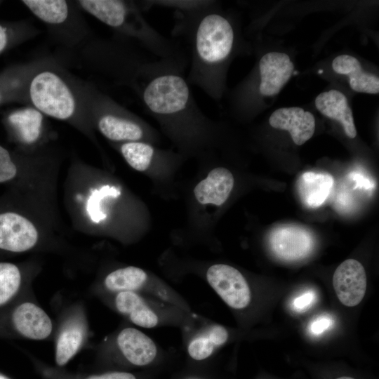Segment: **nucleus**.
I'll return each instance as SVG.
<instances>
[{
	"mask_svg": "<svg viewBox=\"0 0 379 379\" xmlns=\"http://www.w3.org/2000/svg\"><path fill=\"white\" fill-rule=\"evenodd\" d=\"M206 279L223 301L234 309H243L251 301V291L248 284L236 268L225 265L215 264L211 266L206 272Z\"/></svg>",
	"mask_w": 379,
	"mask_h": 379,
	"instance_id": "423d86ee",
	"label": "nucleus"
},
{
	"mask_svg": "<svg viewBox=\"0 0 379 379\" xmlns=\"http://www.w3.org/2000/svg\"><path fill=\"white\" fill-rule=\"evenodd\" d=\"M11 322L20 335L34 340L46 338L52 331V322L48 314L32 302H23L14 308Z\"/></svg>",
	"mask_w": 379,
	"mask_h": 379,
	"instance_id": "9b49d317",
	"label": "nucleus"
},
{
	"mask_svg": "<svg viewBox=\"0 0 379 379\" xmlns=\"http://www.w3.org/2000/svg\"><path fill=\"white\" fill-rule=\"evenodd\" d=\"M350 178L355 182L354 189L371 190L374 188V182L363 173L353 171L350 174Z\"/></svg>",
	"mask_w": 379,
	"mask_h": 379,
	"instance_id": "7c9ffc66",
	"label": "nucleus"
},
{
	"mask_svg": "<svg viewBox=\"0 0 379 379\" xmlns=\"http://www.w3.org/2000/svg\"><path fill=\"white\" fill-rule=\"evenodd\" d=\"M209 1H172V0H157L146 1L145 4L148 8L152 6H159L174 9L176 12H187L201 8L208 4Z\"/></svg>",
	"mask_w": 379,
	"mask_h": 379,
	"instance_id": "c85d7f7f",
	"label": "nucleus"
},
{
	"mask_svg": "<svg viewBox=\"0 0 379 379\" xmlns=\"http://www.w3.org/2000/svg\"><path fill=\"white\" fill-rule=\"evenodd\" d=\"M232 173L224 167L213 168L207 177L199 182L194 190L197 200L201 204H223L234 186Z\"/></svg>",
	"mask_w": 379,
	"mask_h": 379,
	"instance_id": "4468645a",
	"label": "nucleus"
},
{
	"mask_svg": "<svg viewBox=\"0 0 379 379\" xmlns=\"http://www.w3.org/2000/svg\"><path fill=\"white\" fill-rule=\"evenodd\" d=\"M332 320L326 316L315 319L310 326V331L313 334L319 335L327 330L331 325Z\"/></svg>",
	"mask_w": 379,
	"mask_h": 379,
	"instance_id": "2f4dec72",
	"label": "nucleus"
},
{
	"mask_svg": "<svg viewBox=\"0 0 379 379\" xmlns=\"http://www.w3.org/2000/svg\"><path fill=\"white\" fill-rule=\"evenodd\" d=\"M336 379H354V378H353L352 377H349V376H341V377H339V378H338Z\"/></svg>",
	"mask_w": 379,
	"mask_h": 379,
	"instance_id": "72a5a7b5",
	"label": "nucleus"
},
{
	"mask_svg": "<svg viewBox=\"0 0 379 379\" xmlns=\"http://www.w3.org/2000/svg\"><path fill=\"white\" fill-rule=\"evenodd\" d=\"M269 244L277 257L293 261L307 256L314 248V239L312 233L302 227L281 225L271 232Z\"/></svg>",
	"mask_w": 379,
	"mask_h": 379,
	"instance_id": "0eeeda50",
	"label": "nucleus"
},
{
	"mask_svg": "<svg viewBox=\"0 0 379 379\" xmlns=\"http://www.w3.org/2000/svg\"><path fill=\"white\" fill-rule=\"evenodd\" d=\"M24 31L20 25L0 22V54L20 41Z\"/></svg>",
	"mask_w": 379,
	"mask_h": 379,
	"instance_id": "cd10ccee",
	"label": "nucleus"
},
{
	"mask_svg": "<svg viewBox=\"0 0 379 379\" xmlns=\"http://www.w3.org/2000/svg\"><path fill=\"white\" fill-rule=\"evenodd\" d=\"M117 344L128 361L136 366L151 363L157 354L153 340L136 328L123 329L118 335Z\"/></svg>",
	"mask_w": 379,
	"mask_h": 379,
	"instance_id": "2eb2a0df",
	"label": "nucleus"
},
{
	"mask_svg": "<svg viewBox=\"0 0 379 379\" xmlns=\"http://www.w3.org/2000/svg\"><path fill=\"white\" fill-rule=\"evenodd\" d=\"M315 299V294L312 291H308L297 297L293 302L294 309L298 311H305L308 309Z\"/></svg>",
	"mask_w": 379,
	"mask_h": 379,
	"instance_id": "c756f323",
	"label": "nucleus"
},
{
	"mask_svg": "<svg viewBox=\"0 0 379 379\" xmlns=\"http://www.w3.org/2000/svg\"><path fill=\"white\" fill-rule=\"evenodd\" d=\"M22 2L37 18L49 25L61 24L69 15L66 1L25 0Z\"/></svg>",
	"mask_w": 379,
	"mask_h": 379,
	"instance_id": "4be33fe9",
	"label": "nucleus"
},
{
	"mask_svg": "<svg viewBox=\"0 0 379 379\" xmlns=\"http://www.w3.org/2000/svg\"><path fill=\"white\" fill-rule=\"evenodd\" d=\"M333 178L325 173L307 171L298 180V191L302 203L310 208L321 206L328 197Z\"/></svg>",
	"mask_w": 379,
	"mask_h": 379,
	"instance_id": "a211bd4d",
	"label": "nucleus"
},
{
	"mask_svg": "<svg viewBox=\"0 0 379 379\" xmlns=\"http://www.w3.org/2000/svg\"><path fill=\"white\" fill-rule=\"evenodd\" d=\"M119 150L128 164L138 171H146L156 154L155 149L144 141L123 142Z\"/></svg>",
	"mask_w": 379,
	"mask_h": 379,
	"instance_id": "b1692460",
	"label": "nucleus"
},
{
	"mask_svg": "<svg viewBox=\"0 0 379 379\" xmlns=\"http://www.w3.org/2000/svg\"><path fill=\"white\" fill-rule=\"evenodd\" d=\"M0 379H9L7 376L0 373Z\"/></svg>",
	"mask_w": 379,
	"mask_h": 379,
	"instance_id": "f704fd0d",
	"label": "nucleus"
},
{
	"mask_svg": "<svg viewBox=\"0 0 379 379\" xmlns=\"http://www.w3.org/2000/svg\"><path fill=\"white\" fill-rule=\"evenodd\" d=\"M46 62L37 61L10 67L0 74V105L10 102L28 101L27 89L32 74Z\"/></svg>",
	"mask_w": 379,
	"mask_h": 379,
	"instance_id": "f8f14e48",
	"label": "nucleus"
},
{
	"mask_svg": "<svg viewBox=\"0 0 379 379\" xmlns=\"http://www.w3.org/2000/svg\"><path fill=\"white\" fill-rule=\"evenodd\" d=\"M84 338V329L76 322L68 324L61 331L56 345L55 360L58 366L66 364L77 353Z\"/></svg>",
	"mask_w": 379,
	"mask_h": 379,
	"instance_id": "5701e85b",
	"label": "nucleus"
},
{
	"mask_svg": "<svg viewBox=\"0 0 379 379\" xmlns=\"http://www.w3.org/2000/svg\"><path fill=\"white\" fill-rule=\"evenodd\" d=\"M21 283L22 274L19 267L12 262H0V307L13 299Z\"/></svg>",
	"mask_w": 379,
	"mask_h": 379,
	"instance_id": "393cba45",
	"label": "nucleus"
},
{
	"mask_svg": "<svg viewBox=\"0 0 379 379\" xmlns=\"http://www.w3.org/2000/svg\"><path fill=\"white\" fill-rule=\"evenodd\" d=\"M88 379H136L135 377L129 373L112 372L100 375H93Z\"/></svg>",
	"mask_w": 379,
	"mask_h": 379,
	"instance_id": "473e14b6",
	"label": "nucleus"
},
{
	"mask_svg": "<svg viewBox=\"0 0 379 379\" xmlns=\"http://www.w3.org/2000/svg\"><path fill=\"white\" fill-rule=\"evenodd\" d=\"M214 1L187 12H177L174 32L187 36L191 46L188 83L206 95H220L223 67L231 55L235 32L230 21L216 11Z\"/></svg>",
	"mask_w": 379,
	"mask_h": 379,
	"instance_id": "f257e3e1",
	"label": "nucleus"
},
{
	"mask_svg": "<svg viewBox=\"0 0 379 379\" xmlns=\"http://www.w3.org/2000/svg\"><path fill=\"white\" fill-rule=\"evenodd\" d=\"M147 275L141 268L130 266L117 269L105 279L106 288L112 291H135L146 283Z\"/></svg>",
	"mask_w": 379,
	"mask_h": 379,
	"instance_id": "412c9836",
	"label": "nucleus"
},
{
	"mask_svg": "<svg viewBox=\"0 0 379 379\" xmlns=\"http://www.w3.org/2000/svg\"><path fill=\"white\" fill-rule=\"evenodd\" d=\"M228 333L220 325H213L206 332L195 337L188 345V353L195 360H203L211 355L214 350L227 341Z\"/></svg>",
	"mask_w": 379,
	"mask_h": 379,
	"instance_id": "aec40b11",
	"label": "nucleus"
},
{
	"mask_svg": "<svg viewBox=\"0 0 379 379\" xmlns=\"http://www.w3.org/2000/svg\"><path fill=\"white\" fill-rule=\"evenodd\" d=\"M115 304L118 311L128 316L131 321L137 326L152 328L158 323L157 314L135 291L118 293Z\"/></svg>",
	"mask_w": 379,
	"mask_h": 379,
	"instance_id": "6ab92c4d",
	"label": "nucleus"
},
{
	"mask_svg": "<svg viewBox=\"0 0 379 379\" xmlns=\"http://www.w3.org/2000/svg\"><path fill=\"white\" fill-rule=\"evenodd\" d=\"M315 106L325 117L339 121L347 136L350 138L356 137L352 111L343 93L334 89L323 92L316 98Z\"/></svg>",
	"mask_w": 379,
	"mask_h": 379,
	"instance_id": "dca6fc26",
	"label": "nucleus"
},
{
	"mask_svg": "<svg viewBox=\"0 0 379 379\" xmlns=\"http://www.w3.org/2000/svg\"><path fill=\"white\" fill-rule=\"evenodd\" d=\"M102 23L134 39L159 59L185 60L175 44L150 25L133 2L111 0Z\"/></svg>",
	"mask_w": 379,
	"mask_h": 379,
	"instance_id": "7ed1b4c3",
	"label": "nucleus"
},
{
	"mask_svg": "<svg viewBox=\"0 0 379 379\" xmlns=\"http://www.w3.org/2000/svg\"><path fill=\"white\" fill-rule=\"evenodd\" d=\"M85 105L88 119L111 141H142L147 133V126L139 117L98 91H88Z\"/></svg>",
	"mask_w": 379,
	"mask_h": 379,
	"instance_id": "20e7f679",
	"label": "nucleus"
},
{
	"mask_svg": "<svg viewBox=\"0 0 379 379\" xmlns=\"http://www.w3.org/2000/svg\"><path fill=\"white\" fill-rule=\"evenodd\" d=\"M20 171L14 154L0 144V184L13 182L18 178Z\"/></svg>",
	"mask_w": 379,
	"mask_h": 379,
	"instance_id": "bb28decb",
	"label": "nucleus"
},
{
	"mask_svg": "<svg viewBox=\"0 0 379 379\" xmlns=\"http://www.w3.org/2000/svg\"><path fill=\"white\" fill-rule=\"evenodd\" d=\"M121 192L114 186L104 185L93 190L86 202V211L91 220L94 222L104 220L107 215L100 208V202L105 197L117 198Z\"/></svg>",
	"mask_w": 379,
	"mask_h": 379,
	"instance_id": "a878e982",
	"label": "nucleus"
},
{
	"mask_svg": "<svg viewBox=\"0 0 379 379\" xmlns=\"http://www.w3.org/2000/svg\"><path fill=\"white\" fill-rule=\"evenodd\" d=\"M27 100L43 115L60 121H73L86 112L84 100L65 77L46 65L29 79Z\"/></svg>",
	"mask_w": 379,
	"mask_h": 379,
	"instance_id": "f03ea898",
	"label": "nucleus"
},
{
	"mask_svg": "<svg viewBox=\"0 0 379 379\" xmlns=\"http://www.w3.org/2000/svg\"><path fill=\"white\" fill-rule=\"evenodd\" d=\"M293 69V64L286 53L270 52L262 55L259 61L260 93L265 96L279 93L292 76Z\"/></svg>",
	"mask_w": 379,
	"mask_h": 379,
	"instance_id": "1a4fd4ad",
	"label": "nucleus"
},
{
	"mask_svg": "<svg viewBox=\"0 0 379 379\" xmlns=\"http://www.w3.org/2000/svg\"><path fill=\"white\" fill-rule=\"evenodd\" d=\"M333 286L340 302L354 307L363 300L366 289V275L364 266L354 259H347L335 270Z\"/></svg>",
	"mask_w": 379,
	"mask_h": 379,
	"instance_id": "6e6552de",
	"label": "nucleus"
},
{
	"mask_svg": "<svg viewBox=\"0 0 379 379\" xmlns=\"http://www.w3.org/2000/svg\"><path fill=\"white\" fill-rule=\"evenodd\" d=\"M335 72L349 77L351 88L359 93L378 94L379 92L378 77L365 72L359 60L349 55L337 56L332 62Z\"/></svg>",
	"mask_w": 379,
	"mask_h": 379,
	"instance_id": "f3484780",
	"label": "nucleus"
},
{
	"mask_svg": "<svg viewBox=\"0 0 379 379\" xmlns=\"http://www.w3.org/2000/svg\"><path fill=\"white\" fill-rule=\"evenodd\" d=\"M39 233L30 220L10 208L0 209V251L21 253L32 248Z\"/></svg>",
	"mask_w": 379,
	"mask_h": 379,
	"instance_id": "39448f33",
	"label": "nucleus"
},
{
	"mask_svg": "<svg viewBox=\"0 0 379 379\" xmlns=\"http://www.w3.org/2000/svg\"><path fill=\"white\" fill-rule=\"evenodd\" d=\"M269 123L274 128L288 131L297 145L310 140L315 131L314 115L300 107L277 109L270 117Z\"/></svg>",
	"mask_w": 379,
	"mask_h": 379,
	"instance_id": "9d476101",
	"label": "nucleus"
},
{
	"mask_svg": "<svg viewBox=\"0 0 379 379\" xmlns=\"http://www.w3.org/2000/svg\"><path fill=\"white\" fill-rule=\"evenodd\" d=\"M44 115L33 107L15 109L6 117L14 139L22 145L36 143L42 135Z\"/></svg>",
	"mask_w": 379,
	"mask_h": 379,
	"instance_id": "ddd939ff",
	"label": "nucleus"
}]
</instances>
